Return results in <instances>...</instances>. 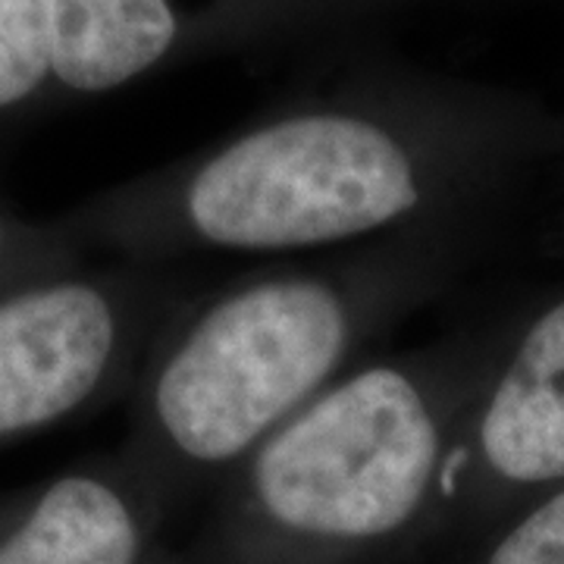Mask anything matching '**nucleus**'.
Wrapping results in <instances>:
<instances>
[{
  "label": "nucleus",
  "instance_id": "7",
  "mask_svg": "<svg viewBox=\"0 0 564 564\" xmlns=\"http://www.w3.org/2000/svg\"><path fill=\"white\" fill-rule=\"evenodd\" d=\"M54 82L104 95L161 63L180 35L170 0H54Z\"/></svg>",
  "mask_w": 564,
  "mask_h": 564
},
{
  "label": "nucleus",
  "instance_id": "10",
  "mask_svg": "<svg viewBox=\"0 0 564 564\" xmlns=\"http://www.w3.org/2000/svg\"><path fill=\"white\" fill-rule=\"evenodd\" d=\"M10 248H13V229L7 226V220L0 217V261L10 254Z\"/></svg>",
  "mask_w": 564,
  "mask_h": 564
},
{
  "label": "nucleus",
  "instance_id": "9",
  "mask_svg": "<svg viewBox=\"0 0 564 564\" xmlns=\"http://www.w3.org/2000/svg\"><path fill=\"white\" fill-rule=\"evenodd\" d=\"M486 564H564V486L502 536Z\"/></svg>",
  "mask_w": 564,
  "mask_h": 564
},
{
  "label": "nucleus",
  "instance_id": "1",
  "mask_svg": "<svg viewBox=\"0 0 564 564\" xmlns=\"http://www.w3.org/2000/svg\"><path fill=\"white\" fill-rule=\"evenodd\" d=\"M440 282L433 236L333 251L182 304L144 358L129 462L176 484L229 477Z\"/></svg>",
  "mask_w": 564,
  "mask_h": 564
},
{
  "label": "nucleus",
  "instance_id": "5",
  "mask_svg": "<svg viewBox=\"0 0 564 564\" xmlns=\"http://www.w3.org/2000/svg\"><path fill=\"white\" fill-rule=\"evenodd\" d=\"M564 480V302L530 323L499 377L464 414L443 496L464 484Z\"/></svg>",
  "mask_w": 564,
  "mask_h": 564
},
{
  "label": "nucleus",
  "instance_id": "3",
  "mask_svg": "<svg viewBox=\"0 0 564 564\" xmlns=\"http://www.w3.org/2000/svg\"><path fill=\"white\" fill-rule=\"evenodd\" d=\"M470 402L452 351L361 361L229 474L236 514L267 540L314 549L399 536L443 496Z\"/></svg>",
  "mask_w": 564,
  "mask_h": 564
},
{
  "label": "nucleus",
  "instance_id": "2",
  "mask_svg": "<svg viewBox=\"0 0 564 564\" xmlns=\"http://www.w3.org/2000/svg\"><path fill=\"white\" fill-rule=\"evenodd\" d=\"M455 170L423 135L373 113L307 110L258 126L110 204L135 251L295 254L433 236Z\"/></svg>",
  "mask_w": 564,
  "mask_h": 564
},
{
  "label": "nucleus",
  "instance_id": "6",
  "mask_svg": "<svg viewBox=\"0 0 564 564\" xmlns=\"http://www.w3.org/2000/svg\"><path fill=\"white\" fill-rule=\"evenodd\" d=\"M141 518L129 486L66 474L0 543V564H139Z\"/></svg>",
  "mask_w": 564,
  "mask_h": 564
},
{
  "label": "nucleus",
  "instance_id": "8",
  "mask_svg": "<svg viewBox=\"0 0 564 564\" xmlns=\"http://www.w3.org/2000/svg\"><path fill=\"white\" fill-rule=\"evenodd\" d=\"M54 0H0V110L35 98L54 82Z\"/></svg>",
  "mask_w": 564,
  "mask_h": 564
},
{
  "label": "nucleus",
  "instance_id": "4",
  "mask_svg": "<svg viewBox=\"0 0 564 564\" xmlns=\"http://www.w3.org/2000/svg\"><path fill=\"white\" fill-rule=\"evenodd\" d=\"M173 280H57L0 302V440L63 421L148 358L182 311Z\"/></svg>",
  "mask_w": 564,
  "mask_h": 564
}]
</instances>
